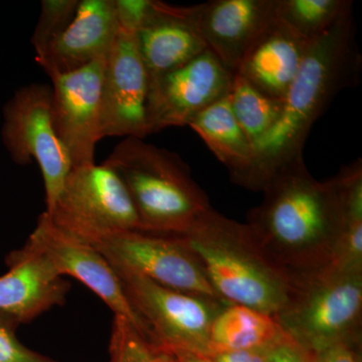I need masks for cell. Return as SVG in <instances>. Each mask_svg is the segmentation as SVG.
Listing matches in <instances>:
<instances>
[{
    "label": "cell",
    "instance_id": "obj_1",
    "mask_svg": "<svg viewBox=\"0 0 362 362\" xmlns=\"http://www.w3.org/2000/svg\"><path fill=\"white\" fill-rule=\"evenodd\" d=\"M263 192L246 223L267 257L295 285L332 267L343 228L337 176L318 181L299 158L279 169Z\"/></svg>",
    "mask_w": 362,
    "mask_h": 362
},
{
    "label": "cell",
    "instance_id": "obj_2",
    "mask_svg": "<svg viewBox=\"0 0 362 362\" xmlns=\"http://www.w3.org/2000/svg\"><path fill=\"white\" fill-rule=\"evenodd\" d=\"M354 35L351 8L327 32L311 40L283 98L277 122L254 145V161L243 187L263 192L279 169L303 158L312 126L338 93L358 80L361 58Z\"/></svg>",
    "mask_w": 362,
    "mask_h": 362
},
{
    "label": "cell",
    "instance_id": "obj_3",
    "mask_svg": "<svg viewBox=\"0 0 362 362\" xmlns=\"http://www.w3.org/2000/svg\"><path fill=\"white\" fill-rule=\"evenodd\" d=\"M185 242L216 294L275 317L285 308L296 285L267 257L247 223L211 209L185 235Z\"/></svg>",
    "mask_w": 362,
    "mask_h": 362
},
{
    "label": "cell",
    "instance_id": "obj_4",
    "mask_svg": "<svg viewBox=\"0 0 362 362\" xmlns=\"http://www.w3.org/2000/svg\"><path fill=\"white\" fill-rule=\"evenodd\" d=\"M103 164L127 188L142 232L185 235L213 209L182 159L144 139L125 138Z\"/></svg>",
    "mask_w": 362,
    "mask_h": 362
},
{
    "label": "cell",
    "instance_id": "obj_5",
    "mask_svg": "<svg viewBox=\"0 0 362 362\" xmlns=\"http://www.w3.org/2000/svg\"><path fill=\"white\" fill-rule=\"evenodd\" d=\"M362 270L330 267L298 283L289 303L275 316L286 335L316 354L342 342H358Z\"/></svg>",
    "mask_w": 362,
    "mask_h": 362
},
{
    "label": "cell",
    "instance_id": "obj_6",
    "mask_svg": "<svg viewBox=\"0 0 362 362\" xmlns=\"http://www.w3.org/2000/svg\"><path fill=\"white\" fill-rule=\"evenodd\" d=\"M45 213L62 232L92 247L119 233L142 232L127 188L103 163L71 168L58 199Z\"/></svg>",
    "mask_w": 362,
    "mask_h": 362
},
{
    "label": "cell",
    "instance_id": "obj_7",
    "mask_svg": "<svg viewBox=\"0 0 362 362\" xmlns=\"http://www.w3.org/2000/svg\"><path fill=\"white\" fill-rule=\"evenodd\" d=\"M115 271L133 310L157 346L207 356L211 324L230 303L169 289L132 272Z\"/></svg>",
    "mask_w": 362,
    "mask_h": 362
},
{
    "label": "cell",
    "instance_id": "obj_8",
    "mask_svg": "<svg viewBox=\"0 0 362 362\" xmlns=\"http://www.w3.org/2000/svg\"><path fill=\"white\" fill-rule=\"evenodd\" d=\"M52 87L23 86L4 108L1 136L11 159L20 165L35 161L42 173L49 211L58 199L71 169L70 156L54 130Z\"/></svg>",
    "mask_w": 362,
    "mask_h": 362
},
{
    "label": "cell",
    "instance_id": "obj_9",
    "mask_svg": "<svg viewBox=\"0 0 362 362\" xmlns=\"http://www.w3.org/2000/svg\"><path fill=\"white\" fill-rule=\"evenodd\" d=\"M94 247L117 270L132 272L176 291L223 300L180 238L134 230L119 233Z\"/></svg>",
    "mask_w": 362,
    "mask_h": 362
},
{
    "label": "cell",
    "instance_id": "obj_10",
    "mask_svg": "<svg viewBox=\"0 0 362 362\" xmlns=\"http://www.w3.org/2000/svg\"><path fill=\"white\" fill-rule=\"evenodd\" d=\"M233 74L209 51L175 70L149 80L147 121L150 134L188 126L211 105L230 94Z\"/></svg>",
    "mask_w": 362,
    "mask_h": 362
},
{
    "label": "cell",
    "instance_id": "obj_11",
    "mask_svg": "<svg viewBox=\"0 0 362 362\" xmlns=\"http://www.w3.org/2000/svg\"><path fill=\"white\" fill-rule=\"evenodd\" d=\"M149 77L136 33L119 30L105 64L101 90L102 137L150 134L147 121Z\"/></svg>",
    "mask_w": 362,
    "mask_h": 362
},
{
    "label": "cell",
    "instance_id": "obj_12",
    "mask_svg": "<svg viewBox=\"0 0 362 362\" xmlns=\"http://www.w3.org/2000/svg\"><path fill=\"white\" fill-rule=\"evenodd\" d=\"M106 58L71 73L51 78L54 130L73 168L95 163L102 139L101 90Z\"/></svg>",
    "mask_w": 362,
    "mask_h": 362
},
{
    "label": "cell",
    "instance_id": "obj_13",
    "mask_svg": "<svg viewBox=\"0 0 362 362\" xmlns=\"http://www.w3.org/2000/svg\"><path fill=\"white\" fill-rule=\"evenodd\" d=\"M28 240L44 252L59 275L77 279L95 293L115 316L129 321L152 341L148 330L128 301L115 269L97 249L62 232L52 225L45 213L40 216Z\"/></svg>",
    "mask_w": 362,
    "mask_h": 362
},
{
    "label": "cell",
    "instance_id": "obj_14",
    "mask_svg": "<svg viewBox=\"0 0 362 362\" xmlns=\"http://www.w3.org/2000/svg\"><path fill=\"white\" fill-rule=\"evenodd\" d=\"M276 0H211L181 13L218 61L235 75L240 62L275 18Z\"/></svg>",
    "mask_w": 362,
    "mask_h": 362
},
{
    "label": "cell",
    "instance_id": "obj_15",
    "mask_svg": "<svg viewBox=\"0 0 362 362\" xmlns=\"http://www.w3.org/2000/svg\"><path fill=\"white\" fill-rule=\"evenodd\" d=\"M6 266L0 277L2 313L23 324L65 303L70 283L30 240L7 256Z\"/></svg>",
    "mask_w": 362,
    "mask_h": 362
},
{
    "label": "cell",
    "instance_id": "obj_16",
    "mask_svg": "<svg viewBox=\"0 0 362 362\" xmlns=\"http://www.w3.org/2000/svg\"><path fill=\"white\" fill-rule=\"evenodd\" d=\"M119 32L113 0H81L70 25L35 61L49 78L107 58Z\"/></svg>",
    "mask_w": 362,
    "mask_h": 362
},
{
    "label": "cell",
    "instance_id": "obj_17",
    "mask_svg": "<svg viewBox=\"0 0 362 362\" xmlns=\"http://www.w3.org/2000/svg\"><path fill=\"white\" fill-rule=\"evenodd\" d=\"M310 42L273 18L245 54L235 74L267 96L283 100L300 70Z\"/></svg>",
    "mask_w": 362,
    "mask_h": 362
},
{
    "label": "cell",
    "instance_id": "obj_18",
    "mask_svg": "<svg viewBox=\"0 0 362 362\" xmlns=\"http://www.w3.org/2000/svg\"><path fill=\"white\" fill-rule=\"evenodd\" d=\"M149 80L209 51L180 6L153 0L151 13L136 33Z\"/></svg>",
    "mask_w": 362,
    "mask_h": 362
},
{
    "label": "cell",
    "instance_id": "obj_19",
    "mask_svg": "<svg viewBox=\"0 0 362 362\" xmlns=\"http://www.w3.org/2000/svg\"><path fill=\"white\" fill-rule=\"evenodd\" d=\"M209 150L243 187L254 161V146L238 123L228 95L194 117L189 124Z\"/></svg>",
    "mask_w": 362,
    "mask_h": 362
},
{
    "label": "cell",
    "instance_id": "obj_20",
    "mask_svg": "<svg viewBox=\"0 0 362 362\" xmlns=\"http://www.w3.org/2000/svg\"><path fill=\"white\" fill-rule=\"evenodd\" d=\"M287 337L275 317L239 304H228L209 331V354L274 346Z\"/></svg>",
    "mask_w": 362,
    "mask_h": 362
},
{
    "label": "cell",
    "instance_id": "obj_21",
    "mask_svg": "<svg viewBox=\"0 0 362 362\" xmlns=\"http://www.w3.org/2000/svg\"><path fill=\"white\" fill-rule=\"evenodd\" d=\"M341 189L343 228L332 267L362 270V163L358 159L337 175Z\"/></svg>",
    "mask_w": 362,
    "mask_h": 362
},
{
    "label": "cell",
    "instance_id": "obj_22",
    "mask_svg": "<svg viewBox=\"0 0 362 362\" xmlns=\"http://www.w3.org/2000/svg\"><path fill=\"white\" fill-rule=\"evenodd\" d=\"M228 100L252 146L272 129L282 111V100L267 96L239 74L233 75Z\"/></svg>",
    "mask_w": 362,
    "mask_h": 362
},
{
    "label": "cell",
    "instance_id": "obj_23",
    "mask_svg": "<svg viewBox=\"0 0 362 362\" xmlns=\"http://www.w3.org/2000/svg\"><path fill=\"white\" fill-rule=\"evenodd\" d=\"M351 8L349 0H276L275 16L293 32L311 42Z\"/></svg>",
    "mask_w": 362,
    "mask_h": 362
},
{
    "label": "cell",
    "instance_id": "obj_24",
    "mask_svg": "<svg viewBox=\"0 0 362 362\" xmlns=\"http://www.w3.org/2000/svg\"><path fill=\"white\" fill-rule=\"evenodd\" d=\"M112 362H168L162 349L123 317H114L110 342Z\"/></svg>",
    "mask_w": 362,
    "mask_h": 362
},
{
    "label": "cell",
    "instance_id": "obj_25",
    "mask_svg": "<svg viewBox=\"0 0 362 362\" xmlns=\"http://www.w3.org/2000/svg\"><path fill=\"white\" fill-rule=\"evenodd\" d=\"M78 2V0H42L32 39L35 57L40 56L47 45L70 25Z\"/></svg>",
    "mask_w": 362,
    "mask_h": 362
},
{
    "label": "cell",
    "instance_id": "obj_26",
    "mask_svg": "<svg viewBox=\"0 0 362 362\" xmlns=\"http://www.w3.org/2000/svg\"><path fill=\"white\" fill-rule=\"evenodd\" d=\"M21 323L0 312V362H56L28 349L16 337Z\"/></svg>",
    "mask_w": 362,
    "mask_h": 362
},
{
    "label": "cell",
    "instance_id": "obj_27",
    "mask_svg": "<svg viewBox=\"0 0 362 362\" xmlns=\"http://www.w3.org/2000/svg\"><path fill=\"white\" fill-rule=\"evenodd\" d=\"M119 30L137 33L151 13L153 0H113Z\"/></svg>",
    "mask_w": 362,
    "mask_h": 362
},
{
    "label": "cell",
    "instance_id": "obj_28",
    "mask_svg": "<svg viewBox=\"0 0 362 362\" xmlns=\"http://www.w3.org/2000/svg\"><path fill=\"white\" fill-rule=\"evenodd\" d=\"M268 362H312V354L287 337L273 347Z\"/></svg>",
    "mask_w": 362,
    "mask_h": 362
},
{
    "label": "cell",
    "instance_id": "obj_29",
    "mask_svg": "<svg viewBox=\"0 0 362 362\" xmlns=\"http://www.w3.org/2000/svg\"><path fill=\"white\" fill-rule=\"evenodd\" d=\"M357 342H342L312 354V362H361L356 352Z\"/></svg>",
    "mask_w": 362,
    "mask_h": 362
},
{
    "label": "cell",
    "instance_id": "obj_30",
    "mask_svg": "<svg viewBox=\"0 0 362 362\" xmlns=\"http://www.w3.org/2000/svg\"><path fill=\"white\" fill-rule=\"evenodd\" d=\"M274 346L221 352L207 357L211 362H268Z\"/></svg>",
    "mask_w": 362,
    "mask_h": 362
},
{
    "label": "cell",
    "instance_id": "obj_31",
    "mask_svg": "<svg viewBox=\"0 0 362 362\" xmlns=\"http://www.w3.org/2000/svg\"><path fill=\"white\" fill-rule=\"evenodd\" d=\"M175 352L185 362H211L209 357L202 354H192V352L180 351V350H170Z\"/></svg>",
    "mask_w": 362,
    "mask_h": 362
},
{
    "label": "cell",
    "instance_id": "obj_32",
    "mask_svg": "<svg viewBox=\"0 0 362 362\" xmlns=\"http://www.w3.org/2000/svg\"><path fill=\"white\" fill-rule=\"evenodd\" d=\"M168 362H185L180 356H177V354H175V352L170 351V350H168Z\"/></svg>",
    "mask_w": 362,
    "mask_h": 362
}]
</instances>
